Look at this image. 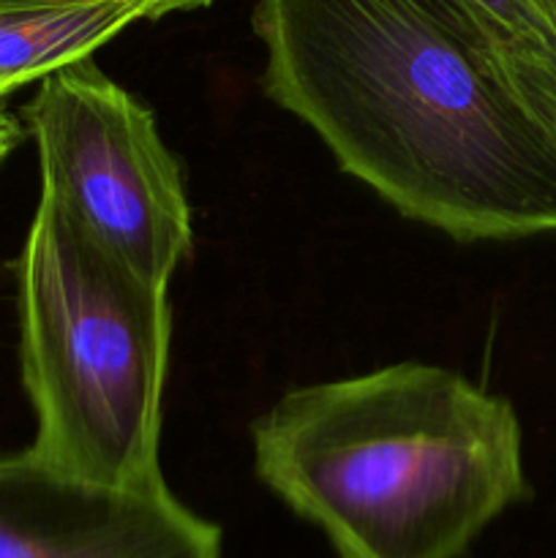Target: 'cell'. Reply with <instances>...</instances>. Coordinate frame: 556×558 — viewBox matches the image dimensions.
Instances as JSON below:
<instances>
[{
	"label": "cell",
	"instance_id": "cell-1",
	"mask_svg": "<svg viewBox=\"0 0 556 558\" xmlns=\"http://www.w3.org/2000/svg\"><path fill=\"white\" fill-rule=\"evenodd\" d=\"M262 90L401 216L456 240L556 232V136L463 0H256Z\"/></svg>",
	"mask_w": 556,
	"mask_h": 558
},
{
	"label": "cell",
	"instance_id": "cell-2",
	"mask_svg": "<svg viewBox=\"0 0 556 558\" xmlns=\"http://www.w3.org/2000/svg\"><path fill=\"white\" fill-rule=\"evenodd\" d=\"M251 441L256 477L338 558H461L529 499L512 403L439 365L289 390Z\"/></svg>",
	"mask_w": 556,
	"mask_h": 558
},
{
	"label": "cell",
	"instance_id": "cell-3",
	"mask_svg": "<svg viewBox=\"0 0 556 558\" xmlns=\"http://www.w3.org/2000/svg\"><path fill=\"white\" fill-rule=\"evenodd\" d=\"M22 381L36 414L27 450L58 472L164 490L158 463L172 308L47 191L16 259Z\"/></svg>",
	"mask_w": 556,
	"mask_h": 558
},
{
	"label": "cell",
	"instance_id": "cell-4",
	"mask_svg": "<svg viewBox=\"0 0 556 558\" xmlns=\"http://www.w3.org/2000/svg\"><path fill=\"white\" fill-rule=\"evenodd\" d=\"M41 191L158 287L191 254L183 172L150 109L90 58L49 71L25 107Z\"/></svg>",
	"mask_w": 556,
	"mask_h": 558
},
{
	"label": "cell",
	"instance_id": "cell-5",
	"mask_svg": "<svg viewBox=\"0 0 556 558\" xmlns=\"http://www.w3.org/2000/svg\"><path fill=\"white\" fill-rule=\"evenodd\" d=\"M216 523L172 490L71 477L31 450L0 458V558H221Z\"/></svg>",
	"mask_w": 556,
	"mask_h": 558
},
{
	"label": "cell",
	"instance_id": "cell-6",
	"mask_svg": "<svg viewBox=\"0 0 556 558\" xmlns=\"http://www.w3.org/2000/svg\"><path fill=\"white\" fill-rule=\"evenodd\" d=\"M145 20H161L153 0H82L0 9V98L60 65L90 58L125 27Z\"/></svg>",
	"mask_w": 556,
	"mask_h": 558
},
{
	"label": "cell",
	"instance_id": "cell-7",
	"mask_svg": "<svg viewBox=\"0 0 556 558\" xmlns=\"http://www.w3.org/2000/svg\"><path fill=\"white\" fill-rule=\"evenodd\" d=\"M499 54L516 90L556 136V36L499 47Z\"/></svg>",
	"mask_w": 556,
	"mask_h": 558
},
{
	"label": "cell",
	"instance_id": "cell-8",
	"mask_svg": "<svg viewBox=\"0 0 556 558\" xmlns=\"http://www.w3.org/2000/svg\"><path fill=\"white\" fill-rule=\"evenodd\" d=\"M467 9L478 16L496 41V47L545 41L554 36L545 16L532 5V0H463Z\"/></svg>",
	"mask_w": 556,
	"mask_h": 558
},
{
	"label": "cell",
	"instance_id": "cell-9",
	"mask_svg": "<svg viewBox=\"0 0 556 558\" xmlns=\"http://www.w3.org/2000/svg\"><path fill=\"white\" fill-rule=\"evenodd\" d=\"M58 3H82V0H0V9H31V5H58ZM161 16L178 14V11L207 9L216 0H153Z\"/></svg>",
	"mask_w": 556,
	"mask_h": 558
},
{
	"label": "cell",
	"instance_id": "cell-10",
	"mask_svg": "<svg viewBox=\"0 0 556 558\" xmlns=\"http://www.w3.org/2000/svg\"><path fill=\"white\" fill-rule=\"evenodd\" d=\"M20 142H22V125L16 123L14 114H9L3 107H0V163L11 156V150H14Z\"/></svg>",
	"mask_w": 556,
	"mask_h": 558
},
{
	"label": "cell",
	"instance_id": "cell-11",
	"mask_svg": "<svg viewBox=\"0 0 556 558\" xmlns=\"http://www.w3.org/2000/svg\"><path fill=\"white\" fill-rule=\"evenodd\" d=\"M532 5L545 16V22H548L556 36V0H532Z\"/></svg>",
	"mask_w": 556,
	"mask_h": 558
}]
</instances>
